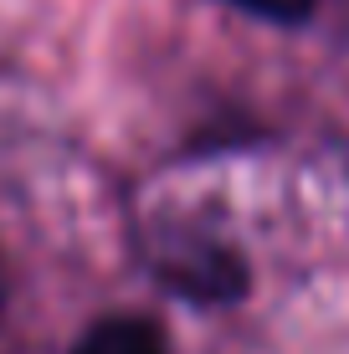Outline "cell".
Returning <instances> with one entry per match:
<instances>
[{
  "mask_svg": "<svg viewBox=\"0 0 349 354\" xmlns=\"http://www.w3.org/2000/svg\"><path fill=\"white\" fill-rule=\"evenodd\" d=\"M232 6L252 10V16H267V21H298L319 6V0H232Z\"/></svg>",
  "mask_w": 349,
  "mask_h": 354,
  "instance_id": "7a4b0ae2",
  "label": "cell"
},
{
  "mask_svg": "<svg viewBox=\"0 0 349 354\" xmlns=\"http://www.w3.org/2000/svg\"><path fill=\"white\" fill-rule=\"evenodd\" d=\"M72 354H170L149 319H103L77 339Z\"/></svg>",
  "mask_w": 349,
  "mask_h": 354,
  "instance_id": "6da1fadb",
  "label": "cell"
},
{
  "mask_svg": "<svg viewBox=\"0 0 349 354\" xmlns=\"http://www.w3.org/2000/svg\"><path fill=\"white\" fill-rule=\"evenodd\" d=\"M0 298H6V283H0Z\"/></svg>",
  "mask_w": 349,
  "mask_h": 354,
  "instance_id": "3957f363",
  "label": "cell"
}]
</instances>
